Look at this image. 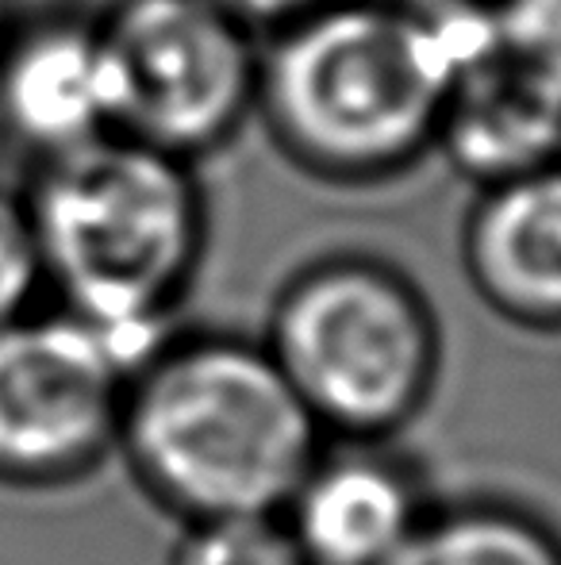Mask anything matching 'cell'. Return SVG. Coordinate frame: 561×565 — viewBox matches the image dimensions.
Listing matches in <instances>:
<instances>
[{
	"label": "cell",
	"instance_id": "5bb4252c",
	"mask_svg": "<svg viewBox=\"0 0 561 565\" xmlns=\"http://www.w3.org/2000/svg\"><path fill=\"white\" fill-rule=\"evenodd\" d=\"M500 43L561 97V0H496Z\"/></svg>",
	"mask_w": 561,
	"mask_h": 565
},
{
	"label": "cell",
	"instance_id": "5b68a950",
	"mask_svg": "<svg viewBox=\"0 0 561 565\" xmlns=\"http://www.w3.org/2000/svg\"><path fill=\"white\" fill-rule=\"evenodd\" d=\"M100 28L116 135L196 166L258 119L262 35L212 0H116Z\"/></svg>",
	"mask_w": 561,
	"mask_h": 565
},
{
	"label": "cell",
	"instance_id": "30bf717a",
	"mask_svg": "<svg viewBox=\"0 0 561 565\" xmlns=\"http://www.w3.org/2000/svg\"><path fill=\"white\" fill-rule=\"evenodd\" d=\"M434 150L477 189L558 166L561 97L500 51L450 85Z\"/></svg>",
	"mask_w": 561,
	"mask_h": 565
},
{
	"label": "cell",
	"instance_id": "2e32d148",
	"mask_svg": "<svg viewBox=\"0 0 561 565\" xmlns=\"http://www.w3.org/2000/svg\"><path fill=\"white\" fill-rule=\"evenodd\" d=\"M15 23V15L8 12V0H0V43H4V35H8V28Z\"/></svg>",
	"mask_w": 561,
	"mask_h": 565
},
{
	"label": "cell",
	"instance_id": "7c38bea8",
	"mask_svg": "<svg viewBox=\"0 0 561 565\" xmlns=\"http://www.w3.org/2000/svg\"><path fill=\"white\" fill-rule=\"evenodd\" d=\"M170 565H312L281 515H219L188 523Z\"/></svg>",
	"mask_w": 561,
	"mask_h": 565
},
{
	"label": "cell",
	"instance_id": "4fadbf2b",
	"mask_svg": "<svg viewBox=\"0 0 561 565\" xmlns=\"http://www.w3.org/2000/svg\"><path fill=\"white\" fill-rule=\"evenodd\" d=\"M46 274L23 193L0 189V328L43 308Z\"/></svg>",
	"mask_w": 561,
	"mask_h": 565
},
{
	"label": "cell",
	"instance_id": "8fae6325",
	"mask_svg": "<svg viewBox=\"0 0 561 565\" xmlns=\"http://www.w3.org/2000/svg\"><path fill=\"white\" fill-rule=\"evenodd\" d=\"M385 565H561V531L511 500L431 504Z\"/></svg>",
	"mask_w": 561,
	"mask_h": 565
},
{
	"label": "cell",
	"instance_id": "7a4b0ae2",
	"mask_svg": "<svg viewBox=\"0 0 561 565\" xmlns=\"http://www.w3.org/2000/svg\"><path fill=\"white\" fill-rule=\"evenodd\" d=\"M120 447L196 523L281 515L327 443L266 342L173 335L128 381Z\"/></svg>",
	"mask_w": 561,
	"mask_h": 565
},
{
	"label": "cell",
	"instance_id": "ba28073f",
	"mask_svg": "<svg viewBox=\"0 0 561 565\" xmlns=\"http://www.w3.org/2000/svg\"><path fill=\"white\" fill-rule=\"evenodd\" d=\"M427 500L412 469L381 443L323 447L281 520L312 565H385L416 523Z\"/></svg>",
	"mask_w": 561,
	"mask_h": 565
},
{
	"label": "cell",
	"instance_id": "52a82bcc",
	"mask_svg": "<svg viewBox=\"0 0 561 565\" xmlns=\"http://www.w3.org/2000/svg\"><path fill=\"white\" fill-rule=\"evenodd\" d=\"M0 135L31 170L116 135V77L100 15L54 8L8 28Z\"/></svg>",
	"mask_w": 561,
	"mask_h": 565
},
{
	"label": "cell",
	"instance_id": "8992f818",
	"mask_svg": "<svg viewBox=\"0 0 561 565\" xmlns=\"http://www.w3.org/2000/svg\"><path fill=\"white\" fill-rule=\"evenodd\" d=\"M131 370L112 342L62 308L0 328V477L54 484L120 443Z\"/></svg>",
	"mask_w": 561,
	"mask_h": 565
},
{
	"label": "cell",
	"instance_id": "9a60e30c",
	"mask_svg": "<svg viewBox=\"0 0 561 565\" xmlns=\"http://www.w3.org/2000/svg\"><path fill=\"white\" fill-rule=\"evenodd\" d=\"M212 4L224 8L242 28H250L255 35L266 39V35H273V31L289 28V23L327 8L331 0H212Z\"/></svg>",
	"mask_w": 561,
	"mask_h": 565
},
{
	"label": "cell",
	"instance_id": "6da1fadb",
	"mask_svg": "<svg viewBox=\"0 0 561 565\" xmlns=\"http://www.w3.org/2000/svg\"><path fill=\"white\" fill-rule=\"evenodd\" d=\"M46 297L112 342L131 377L170 342L204 246L208 201L196 166L128 135L31 170L23 189Z\"/></svg>",
	"mask_w": 561,
	"mask_h": 565
},
{
	"label": "cell",
	"instance_id": "3957f363",
	"mask_svg": "<svg viewBox=\"0 0 561 565\" xmlns=\"http://www.w3.org/2000/svg\"><path fill=\"white\" fill-rule=\"evenodd\" d=\"M450 85L446 62L412 12L331 0L262 39L258 119L304 173L369 185L434 150Z\"/></svg>",
	"mask_w": 561,
	"mask_h": 565
},
{
	"label": "cell",
	"instance_id": "277c9868",
	"mask_svg": "<svg viewBox=\"0 0 561 565\" xmlns=\"http://www.w3.org/2000/svg\"><path fill=\"white\" fill-rule=\"evenodd\" d=\"M266 347L323 435L354 443H381L412 424L442 362L420 285L369 254H327L289 277Z\"/></svg>",
	"mask_w": 561,
	"mask_h": 565
},
{
	"label": "cell",
	"instance_id": "9c48e42d",
	"mask_svg": "<svg viewBox=\"0 0 561 565\" xmlns=\"http://www.w3.org/2000/svg\"><path fill=\"white\" fill-rule=\"evenodd\" d=\"M462 266L496 316L561 331V162L481 189L462 227Z\"/></svg>",
	"mask_w": 561,
	"mask_h": 565
}]
</instances>
